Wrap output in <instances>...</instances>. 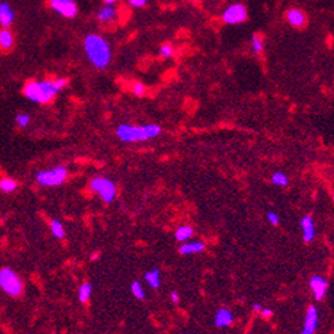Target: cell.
Returning <instances> with one entry per match:
<instances>
[{
  "mask_svg": "<svg viewBox=\"0 0 334 334\" xmlns=\"http://www.w3.org/2000/svg\"><path fill=\"white\" fill-rule=\"evenodd\" d=\"M69 85V78H56L48 81H29L23 86V94L36 104H48L58 93Z\"/></svg>",
  "mask_w": 334,
  "mask_h": 334,
  "instance_id": "1",
  "label": "cell"
},
{
  "mask_svg": "<svg viewBox=\"0 0 334 334\" xmlns=\"http://www.w3.org/2000/svg\"><path fill=\"white\" fill-rule=\"evenodd\" d=\"M83 48H85L87 59L90 60V63L96 69L102 70L109 66L112 60V50H110L109 42L106 41L104 37L96 33L87 34L83 41Z\"/></svg>",
  "mask_w": 334,
  "mask_h": 334,
  "instance_id": "2",
  "label": "cell"
},
{
  "mask_svg": "<svg viewBox=\"0 0 334 334\" xmlns=\"http://www.w3.org/2000/svg\"><path fill=\"white\" fill-rule=\"evenodd\" d=\"M162 128L158 124L150 123L143 126H131V124H120L116 128V137L124 143L145 142L160 137Z\"/></svg>",
  "mask_w": 334,
  "mask_h": 334,
  "instance_id": "3",
  "label": "cell"
},
{
  "mask_svg": "<svg viewBox=\"0 0 334 334\" xmlns=\"http://www.w3.org/2000/svg\"><path fill=\"white\" fill-rule=\"evenodd\" d=\"M0 289L11 298H21L25 291L22 277L11 267L0 269Z\"/></svg>",
  "mask_w": 334,
  "mask_h": 334,
  "instance_id": "4",
  "label": "cell"
},
{
  "mask_svg": "<svg viewBox=\"0 0 334 334\" xmlns=\"http://www.w3.org/2000/svg\"><path fill=\"white\" fill-rule=\"evenodd\" d=\"M90 190L101 198L105 203H112L118 195V187L114 180L105 176H96L90 180Z\"/></svg>",
  "mask_w": 334,
  "mask_h": 334,
  "instance_id": "5",
  "label": "cell"
},
{
  "mask_svg": "<svg viewBox=\"0 0 334 334\" xmlns=\"http://www.w3.org/2000/svg\"><path fill=\"white\" fill-rule=\"evenodd\" d=\"M69 171L64 166H56L53 170L41 171L36 175L37 183L42 187H58L66 182Z\"/></svg>",
  "mask_w": 334,
  "mask_h": 334,
  "instance_id": "6",
  "label": "cell"
},
{
  "mask_svg": "<svg viewBox=\"0 0 334 334\" xmlns=\"http://www.w3.org/2000/svg\"><path fill=\"white\" fill-rule=\"evenodd\" d=\"M221 18L227 25H239V23L246 22L248 18L247 9L242 3H235L225 10Z\"/></svg>",
  "mask_w": 334,
  "mask_h": 334,
  "instance_id": "7",
  "label": "cell"
},
{
  "mask_svg": "<svg viewBox=\"0 0 334 334\" xmlns=\"http://www.w3.org/2000/svg\"><path fill=\"white\" fill-rule=\"evenodd\" d=\"M50 7L66 18H74L78 14V7L74 0H50Z\"/></svg>",
  "mask_w": 334,
  "mask_h": 334,
  "instance_id": "8",
  "label": "cell"
},
{
  "mask_svg": "<svg viewBox=\"0 0 334 334\" xmlns=\"http://www.w3.org/2000/svg\"><path fill=\"white\" fill-rule=\"evenodd\" d=\"M327 288H329V284L322 275H312L310 279V289L315 300H322L325 298Z\"/></svg>",
  "mask_w": 334,
  "mask_h": 334,
  "instance_id": "9",
  "label": "cell"
},
{
  "mask_svg": "<svg viewBox=\"0 0 334 334\" xmlns=\"http://www.w3.org/2000/svg\"><path fill=\"white\" fill-rule=\"evenodd\" d=\"M318 329V308L310 306L306 311V319L300 334H314Z\"/></svg>",
  "mask_w": 334,
  "mask_h": 334,
  "instance_id": "10",
  "label": "cell"
},
{
  "mask_svg": "<svg viewBox=\"0 0 334 334\" xmlns=\"http://www.w3.org/2000/svg\"><path fill=\"white\" fill-rule=\"evenodd\" d=\"M285 19L287 22L296 29H302L306 26L307 23V15L306 13L300 9H289L285 13Z\"/></svg>",
  "mask_w": 334,
  "mask_h": 334,
  "instance_id": "11",
  "label": "cell"
},
{
  "mask_svg": "<svg viewBox=\"0 0 334 334\" xmlns=\"http://www.w3.org/2000/svg\"><path fill=\"white\" fill-rule=\"evenodd\" d=\"M300 228H302L303 240H304V243H311L316 235L315 224H314V218H312L311 215L307 214L304 215V217H302V220H300Z\"/></svg>",
  "mask_w": 334,
  "mask_h": 334,
  "instance_id": "12",
  "label": "cell"
},
{
  "mask_svg": "<svg viewBox=\"0 0 334 334\" xmlns=\"http://www.w3.org/2000/svg\"><path fill=\"white\" fill-rule=\"evenodd\" d=\"M234 320L235 316L231 310H228V308H220V310H217L214 315V326L218 327V329L228 327V326L234 323Z\"/></svg>",
  "mask_w": 334,
  "mask_h": 334,
  "instance_id": "13",
  "label": "cell"
},
{
  "mask_svg": "<svg viewBox=\"0 0 334 334\" xmlns=\"http://www.w3.org/2000/svg\"><path fill=\"white\" fill-rule=\"evenodd\" d=\"M15 21V13L13 7L9 5V3H0V25L5 29H7L9 26L13 25V22Z\"/></svg>",
  "mask_w": 334,
  "mask_h": 334,
  "instance_id": "14",
  "label": "cell"
},
{
  "mask_svg": "<svg viewBox=\"0 0 334 334\" xmlns=\"http://www.w3.org/2000/svg\"><path fill=\"white\" fill-rule=\"evenodd\" d=\"M205 243L203 242H186L179 247V252L182 255H194V254H199L205 250Z\"/></svg>",
  "mask_w": 334,
  "mask_h": 334,
  "instance_id": "15",
  "label": "cell"
},
{
  "mask_svg": "<svg viewBox=\"0 0 334 334\" xmlns=\"http://www.w3.org/2000/svg\"><path fill=\"white\" fill-rule=\"evenodd\" d=\"M116 17H118V10L115 9L112 5L104 6V7L98 11V14H97V19H98L101 23L112 22V21L116 19Z\"/></svg>",
  "mask_w": 334,
  "mask_h": 334,
  "instance_id": "16",
  "label": "cell"
},
{
  "mask_svg": "<svg viewBox=\"0 0 334 334\" xmlns=\"http://www.w3.org/2000/svg\"><path fill=\"white\" fill-rule=\"evenodd\" d=\"M145 281L147 283V285L153 289H158L161 285V271L158 267H154L151 269L147 273H145Z\"/></svg>",
  "mask_w": 334,
  "mask_h": 334,
  "instance_id": "17",
  "label": "cell"
},
{
  "mask_svg": "<svg viewBox=\"0 0 334 334\" xmlns=\"http://www.w3.org/2000/svg\"><path fill=\"white\" fill-rule=\"evenodd\" d=\"M14 46V34L9 29L0 30V49L10 50Z\"/></svg>",
  "mask_w": 334,
  "mask_h": 334,
  "instance_id": "18",
  "label": "cell"
},
{
  "mask_svg": "<svg viewBox=\"0 0 334 334\" xmlns=\"http://www.w3.org/2000/svg\"><path fill=\"white\" fill-rule=\"evenodd\" d=\"M194 236V228H192L191 225H180L178 227V229L175 231V239L178 240V242L186 243L187 240Z\"/></svg>",
  "mask_w": 334,
  "mask_h": 334,
  "instance_id": "19",
  "label": "cell"
},
{
  "mask_svg": "<svg viewBox=\"0 0 334 334\" xmlns=\"http://www.w3.org/2000/svg\"><path fill=\"white\" fill-rule=\"evenodd\" d=\"M92 293H93V285L86 281V283H82V284L79 285L78 288V300L81 303H87L92 298Z\"/></svg>",
  "mask_w": 334,
  "mask_h": 334,
  "instance_id": "20",
  "label": "cell"
},
{
  "mask_svg": "<svg viewBox=\"0 0 334 334\" xmlns=\"http://www.w3.org/2000/svg\"><path fill=\"white\" fill-rule=\"evenodd\" d=\"M265 48V42H263V37L259 33H254L251 37V49L255 55H261Z\"/></svg>",
  "mask_w": 334,
  "mask_h": 334,
  "instance_id": "21",
  "label": "cell"
},
{
  "mask_svg": "<svg viewBox=\"0 0 334 334\" xmlns=\"http://www.w3.org/2000/svg\"><path fill=\"white\" fill-rule=\"evenodd\" d=\"M18 188V182L13 178H5L0 180V191L10 194V192H14Z\"/></svg>",
  "mask_w": 334,
  "mask_h": 334,
  "instance_id": "22",
  "label": "cell"
},
{
  "mask_svg": "<svg viewBox=\"0 0 334 334\" xmlns=\"http://www.w3.org/2000/svg\"><path fill=\"white\" fill-rule=\"evenodd\" d=\"M49 228H50V234L53 235V238L59 239V240L64 239V236H66V231H64L63 224H62L59 220L50 221Z\"/></svg>",
  "mask_w": 334,
  "mask_h": 334,
  "instance_id": "23",
  "label": "cell"
},
{
  "mask_svg": "<svg viewBox=\"0 0 334 334\" xmlns=\"http://www.w3.org/2000/svg\"><path fill=\"white\" fill-rule=\"evenodd\" d=\"M271 183L274 184V186H279V187H287L289 184V179L288 176L284 174V172H274V174L271 175Z\"/></svg>",
  "mask_w": 334,
  "mask_h": 334,
  "instance_id": "24",
  "label": "cell"
},
{
  "mask_svg": "<svg viewBox=\"0 0 334 334\" xmlns=\"http://www.w3.org/2000/svg\"><path fill=\"white\" fill-rule=\"evenodd\" d=\"M130 289H131V293H133L134 298L138 299V300H145L146 293H145V289H143L142 284H141L139 281H133Z\"/></svg>",
  "mask_w": 334,
  "mask_h": 334,
  "instance_id": "25",
  "label": "cell"
},
{
  "mask_svg": "<svg viewBox=\"0 0 334 334\" xmlns=\"http://www.w3.org/2000/svg\"><path fill=\"white\" fill-rule=\"evenodd\" d=\"M158 53L162 59H171L175 55V48L171 42H164L158 49Z\"/></svg>",
  "mask_w": 334,
  "mask_h": 334,
  "instance_id": "26",
  "label": "cell"
},
{
  "mask_svg": "<svg viewBox=\"0 0 334 334\" xmlns=\"http://www.w3.org/2000/svg\"><path fill=\"white\" fill-rule=\"evenodd\" d=\"M30 120H32L30 115L23 114V112H21V114L15 116V123H17V126H18L19 128L28 127L29 124H30Z\"/></svg>",
  "mask_w": 334,
  "mask_h": 334,
  "instance_id": "27",
  "label": "cell"
},
{
  "mask_svg": "<svg viewBox=\"0 0 334 334\" xmlns=\"http://www.w3.org/2000/svg\"><path fill=\"white\" fill-rule=\"evenodd\" d=\"M131 92L135 94L137 97H142L145 96V93H146V86L143 85L142 82H134L133 85H131Z\"/></svg>",
  "mask_w": 334,
  "mask_h": 334,
  "instance_id": "28",
  "label": "cell"
},
{
  "mask_svg": "<svg viewBox=\"0 0 334 334\" xmlns=\"http://www.w3.org/2000/svg\"><path fill=\"white\" fill-rule=\"evenodd\" d=\"M266 218H267V221L270 222L271 225H279L280 224V215L275 213V211H267V214H266Z\"/></svg>",
  "mask_w": 334,
  "mask_h": 334,
  "instance_id": "29",
  "label": "cell"
},
{
  "mask_svg": "<svg viewBox=\"0 0 334 334\" xmlns=\"http://www.w3.org/2000/svg\"><path fill=\"white\" fill-rule=\"evenodd\" d=\"M128 5L134 7V9H141V7L147 5V0H128Z\"/></svg>",
  "mask_w": 334,
  "mask_h": 334,
  "instance_id": "30",
  "label": "cell"
},
{
  "mask_svg": "<svg viewBox=\"0 0 334 334\" xmlns=\"http://www.w3.org/2000/svg\"><path fill=\"white\" fill-rule=\"evenodd\" d=\"M259 314H261L263 318H270V316L273 315V310L269 308V307H262V310L259 311Z\"/></svg>",
  "mask_w": 334,
  "mask_h": 334,
  "instance_id": "31",
  "label": "cell"
},
{
  "mask_svg": "<svg viewBox=\"0 0 334 334\" xmlns=\"http://www.w3.org/2000/svg\"><path fill=\"white\" fill-rule=\"evenodd\" d=\"M170 299H171V302L174 303V304H179V303H180V295H179V293L176 292V291H174V292H171Z\"/></svg>",
  "mask_w": 334,
  "mask_h": 334,
  "instance_id": "32",
  "label": "cell"
},
{
  "mask_svg": "<svg viewBox=\"0 0 334 334\" xmlns=\"http://www.w3.org/2000/svg\"><path fill=\"white\" fill-rule=\"evenodd\" d=\"M261 310H262L261 303H254V304H252V311L254 312H259Z\"/></svg>",
  "mask_w": 334,
  "mask_h": 334,
  "instance_id": "33",
  "label": "cell"
},
{
  "mask_svg": "<svg viewBox=\"0 0 334 334\" xmlns=\"http://www.w3.org/2000/svg\"><path fill=\"white\" fill-rule=\"evenodd\" d=\"M116 2H118V0H104V3H106V5H114Z\"/></svg>",
  "mask_w": 334,
  "mask_h": 334,
  "instance_id": "34",
  "label": "cell"
}]
</instances>
